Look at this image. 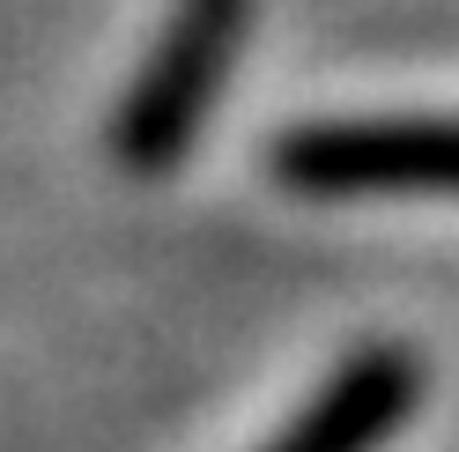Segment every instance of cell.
Returning a JSON list of instances; mask_svg holds the SVG:
<instances>
[{"label": "cell", "mask_w": 459, "mask_h": 452, "mask_svg": "<svg viewBox=\"0 0 459 452\" xmlns=\"http://www.w3.org/2000/svg\"><path fill=\"white\" fill-rule=\"evenodd\" d=\"M297 193H459V119H356L304 126L274 149Z\"/></svg>", "instance_id": "obj_1"}, {"label": "cell", "mask_w": 459, "mask_h": 452, "mask_svg": "<svg viewBox=\"0 0 459 452\" xmlns=\"http://www.w3.org/2000/svg\"><path fill=\"white\" fill-rule=\"evenodd\" d=\"M245 38V0H178L163 45L149 52L134 97H126V119H119V149L141 171H163V163L186 156V141L200 126L208 97L222 90V67Z\"/></svg>", "instance_id": "obj_2"}, {"label": "cell", "mask_w": 459, "mask_h": 452, "mask_svg": "<svg viewBox=\"0 0 459 452\" xmlns=\"http://www.w3.org/2000/svg\"><path fill=\"white\" fill-rule=\"evenodd\" d=\"M422 401V363L415 349H370L341 371L319 401H311L267 452H370L378 438H393L408 408Z\"/></svg>", "instance_id": "obj_3"}]
</instances>
